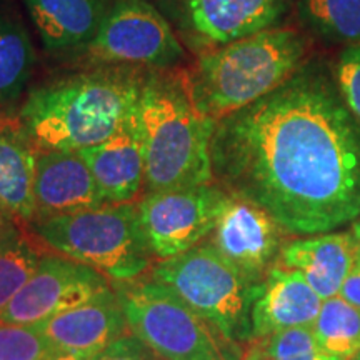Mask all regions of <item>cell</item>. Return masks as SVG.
Instances as JSON below:
<instances>
[{
    "instance_id": "obj_1",
    "label": "cell",
    "mask_w": 360,
    "mask_h": 360,
    "mask_svg": "<svg viewBox=\"0 0 360 360\" xmlns=\"http://www.w3.org/2000/svg\"><path fill=\"white\" fill-rule=\"evenodd\" d=\"M212 172L225 192L264 209L294 236L360 217V124L322 74L299 69L215 125Z\"/></svg>"
},
{
    "instance_id": "obj_2",
    "label": "cell",
    "mask_w": 360,
    "mask_h": 360,
    "mask_svg": "<svg viewBox=\"0 0 360 360\" xmlns=\"http://www.w3.org/2000/svg\"><path fill=\"white\" fill-rule=\"evenodd\" d=\"M146 77L109 67L42 85L22 105V134L35 150L80 152L97 146L139 102Z\"/></svg>"
},
{
    "instance_id": "obj_3",
    "label": "cell",
    "mask_w": 360,
    "mask_h": 360,
    "mask_svg": "<svg viewBox=\"0 0 360 360\" xmlns=\"http://www.w3.org/2000/svg\"><path fill=\"white\" fill-rule=\"evenodd\" d=\"M139 114L147 193L212 184L210 146L217 122L197 110L186 72L147 74Z\"/></svg>"
},
{
    "instance_id": "obj_4",
    "label": "cell",
    "mask_w": 360,
    "mask_h": 360,
    "mask_svg": "<svg viewBox=\"0 0 360 360\" xmlns=\"http://www.w3.org/2000/svg\"><path fill=\"white\" fill-rule=\"evenodd\" d=\"M302 37L289 29H265L204 53L186 82L197 110L219 120L276 90L300 69Z\"/></svg>"
},
{
    "instance_id": "obj_5",
    "label": "cell",
    "mask_w": 360,
    "mask_h": 360,
    "mask_svg": "<svg viewBox=\"0 0 360 360\" xmlns=\"http://www.w3.org/2000/svg\"><path fill=\"white\" fill-rule=\"evenodd\" d=\"M34 231L51 249L112 281H134L154 255L142 232L137 204L130 202L35 220Z\"/></svg>"
},
{
    "instance_id": "obj_6",
    "label": "cell",
    "mask_w": 360,
    "mask_h": 360,
    "mask_svg": "<svg viewBox=\"0 0 360 360\" xmlns=\"http://www.w3.org/2000/svg\"><path fill=\"white\" fill-rule=\"evenodd\" d=\"M152 281L169 287L229 339H252V309L262 282L242 272L210 242L177 257L160 260L152 272Z\"/></svg>"
},
{
    "instance_id": "obj_7",
    "label": "cell",
    "mask_w": 360,
    "mask_h": 360,
    "mask_svg": "<svg viewBox=\"0 0 360 360\" xmlns=\"http://www.w3.org/2000/svg\"><path fill=\"white\" fill-rule=\"evenodd\" d=\"M130 332L164 360H242L244 350L169 287L150 281L117 290Z\"/></svg>"
},
{
    "instance_id": "obj_8",
    "label": "cell",
    "mask_w": 360,
    "mask_h": 360,
    "mask_svg": "<svg viewBox=\"0 0 360 360\" xmlns=\"http://www.w3.org/2000/svg\"><path fill=\"white\" fill-rule=\"evenodd\" d=\"M85 52L103 64L148 65L159 70L184 57L172 27L148 0H112Z\"/></svg>"
},
{
    "instance_id": "obj_9",
    "label": "cell",
    "mask_w": 360,
    "mask_h": 360,
    "mask_svg": "<svg viewBox=\"0 0 360 360\" xmlns=\"http://www.w3.org/2000/svg\"><path fill=\"white\" fill-rule=\"evenodd\" d=\"M227 199L224 188L209 186L150 192L137 204L141 227L154 257H177L214 231Z\"/></svg>"
},
{
    "instance_id": "obj_10",
    "label": "cell",
    "mask_w": 360,
    "mask_h": 360,
    "mask_svg": "<svg viewBox=\"0 0 360 360\" xmlns=\"http://www.w3.org/2000/svg\"><path fill=\"white\" fill-rule=\"evenodd\" d=\"M107 289L110 283L98 270L64 255H45L19 294L0 312V322L37 326Z\"/></svg>"
},
{
    "instance_id": "obj_11",
    "label": "cell",
    "mask_w": 360,
    "mask_h": 360,
    "mask_svg": "<svg viewBox=\"0 0 360 360\" xmlns=\"http://www.w3.org/2000/svg\"><path fill=\"white\" fill-rule=\"evenodd\" d=\"M281 231L264 209L227 192L210 232V244L242 272L262 282L281 245Z\"/></svg>"
},
{
    "instance_id": "obj_12",
    "label": "cell",
    "mask_w": 360,
    "mask_h": 360,
    "mask_svg": "<svg viewBox=\"0 0 360 360\" xmlns=\"http://www.w3.org/2000/svg\"><path fill=\"white\" fill-rule=\"evenodd\" d=\"M35 327L53 349L79 355L84 360H90L112 342L129 334L119 294L112 287Z\"/></svg>"
},
{
    "instance_id": "obj_13",
    "label": "cell",
    "mask_w": 360,
    "mask_h": 360,
    "mask_svg": "<svg viewBox=\"0 0 360 360\" xmlns=\"http://www.w3.org/2000/svg\"><path fill=\"white\" fill-rule=\"evenodd\" d=\"M283 0H174L180 27L207 47L270 29L282 12Z\"/></svg>"
},
{
    "instance_id": "obj_14",
    "label": "cell",
    "mask_w": 360,
    "mask_h": 360,
    "mask_svg": "<svg viewBox=\"0 0 360 360\" xmlns=\"http://www.w3.org/2000/svg\"><path fill=\"white\" fill-rule=\"evenodd\" d=\"M34 202V220L107 205L87 162L70 150H35Z\"/></svg>"
},
{
    "instance_id": "obj_15",
    "label": "cell",
    "mask_w": 360,
    "mask_h": 360,
    "mask_svg": "<svg viewBox=\"0 0 360 360\" xmlns=\"http://www.w3.org/2000/svg\"><path fill=\"white\" fill-rule=\"evenodd\" d=\"M80 155L87 162L107 204H125L134 200L146 179L139 102L109 139L84 148Z\"/></svg>"
},
{
    "instance_id": "obj_16",
    "label": "cell",
    "mask_w": 360,
    "mask_h": 360,
    "mask_svg": "<svg viewBox=\"0 0 360 360\" xmlns=\"http://www.w3.org/2000/svg\"><path fill=\"white\" fill-rule=\"evenodd\" d=\"M322 304L323 299L302 274L276 265L265 276L252 309V339L287 328L312 327Z\"/></svg>"
},
{
    "instance_id": "obj_17",
    "label": "cell",
    "mask_w": 360,
    "mask_h": 360,
    "mask_svg": "<svg viewBox=\"0 0 360 360\" xmlns=\"http://www.w3.org/2000/svg\"><path fill=\"white\" fill-rule=\"evenodd\" d=\"M359 244L352 231L326 232L292 240L281 250V265L300 272L323 300L339 295L352 270Z\"/></svg>"
},
{
    "instance_id": "obj_18",
    "label": "cell",
    "mask_w": 360,
    "mask_h": 360,
    "mask_svg": "<svg viewBox=\"0 0 360 360\" xmlns=\"http://www.w3.org/2000/svg\"><path fill=\"white\" fill-rule=\"evenodd\" d=\"M47 51L85 49L101 29L112 0H24Z\"/></svg>"
},
{
    "instance_id": "obj_19",
    "label": "cell",
    "mask_w": 360,
    "mask_h": 360,
    "mask_svg": "<svg viewBox=\"0 0 360 360\" xmlns=\"http://www.w3.org/2000/svg\"><path fill=\"white\" fill-rule=\"evenodd\" d=\"M35 148L24 134L0 130V212L17 222L35 219Z\"/></svg>"
},
{
    "instance_id": "obj_20",
    "label": "cell",
    "mask_w": 360,
    "mask_h": 360,
    "mask_svg": "<svg viewBox=\"0 0 360 360\" xmlns=\"http://www.w3.org/2000/svg\"><path fill=\"white\" fill-rule=\"evenodd\" d=\"M34 62L35 53L27 30L13 17L0 12V105L20 97Z\"/></svg>"
},
{
    "instance_id": "obj_21",
    "label": "cell",
    "mask_w": 360,
    "mask_h": 360,
    "mask_svg": "<svg viewBox=\"0 0 360 360\" xmlns=\"http://www.w3.org/2000/svg\"><path fill=\"white\" fill-rule=\"evenodd\" d=\"M312 332L327 354L350 360L360 350V309L340 295L326 299Z\"/></svg>"
},
{
    "instance_id": "obj_22",
    "label": "cell",
    "mask_w": 360,
    "mask_h": 360,
    "mask_svg": "<svg viewBox=\"0 0 360 360\" xmlns=\"http://www.w3.org/2000/svg\"><path fill=\"white\" fill-rule=\"evenodd\" d=\"M242 360H340L327 354L312 327H295L249 340Z\"/></svg>"
},
{
    "instance_id": "obj_23",
    "label": "cell",
    "mask_w": 360,
    "mask_h": 360,
    "mask_svg": "<svg viewBox=\"0 0 360 360\" xmlns=\"http://www.w3.org/2000/svg\"><path fill=\"white\" fill-rule=\"evenodd\" d=\"M304 19L326 37L360 44V0H300Z\"/></svg>"
},
{
    "instance_id": "obj_24",
    "label": "cell",
    "mask_w": 360,
    "mask_h": 360,
    "mask_svg": "<svg viewBox=\"0 0 360 360\" xmlns=\"http://www.w3.org/2000/svg\"><path fill=\"white\" fill-rule=\"evenodd\" d=\"M35 247L17 229L0 242V312L19 294L40 262Z\"/></svg>"
},
{
    "instance_id": "obj_25",
    "label": "cell",
    "mask_w": 360,
    "mask_h": 360,
    "mask_svg": "<svg viewBox=\"0 0 360 360\" xmlns=\"http://www.w3.org/2000/svg\"><path fill=\"white\" fill-rule=\"evenodd\" d=\"M52 350L35 326L0 322V360H44Z\"/></svg>"
},
{
    "instance_id": "obj_26",
    "label": "cell",
    "mask_w": 360,
    "mask_h": 360,
    "mask_svg": "<svg viewBox=\"0 0 360 360\" xmlns=\"http://www.w3.org/2000/svg\"><path fill=\"white\" fill-rule=\"evenodd\" d=\"M335 87L354 119L360 124V44L345 45L335 65Z\"/></svg>"
},
{
    "instance_id": "obj_27",
    "label": "cell",
    "mask_w": 360,
    "mask_h": 360,
    "mask_svg": "<svg viewBox=\"0 0 360 360\" xmlns=\"http://www.w3.org/2000/svg\"><path fill=\"white\" fill-rule=\"evenodd\" d=\"M157 355L132 332L112 342L90 360H155Z\"/></svg>"
},
{
    "instance_id": "obj_28",
    "label": "cell",
    "mask_w": 360,
    "mask_h": 360,
    "mask_svg": "<svg viewBox=\"0 0 360 360\" xmlns=\"http://www.w3.org/2000/svg\"><path fill=\"white\" fill-rule=\"evenodd\" d=\"M339 295L344 300H347V302L360 309V245L357 249V254H355L352 270H350L345 282L342 283Z\"/></svg>"
},
{
    "instance_id": "obj_29",
    "label": "cell",
    "mask_w": 360,
    "mask_h": 360,
    "mask_svg": "<svg viewBox=\"0 0 360 360\" xmlns=\"http://www.w3.org/2000/svg\"><path fill=\"white\" fill-rule=\"evenodd\" d=\"M17 220L8 217L7 214L0 212V242H4L6 238L17 231Z\"/></svg>"
},
{
    "instance_id": "obj_30",
    "label": "cell",
    "mask_w": 360,
    "mask_h": 360,
    "mask_svg": "<svg viewBox=\"0 0 360 360\" xmlns=\"http://www.w3.org/2000/svg\"><path fill=\"white\" fill-rule=\"evenodd\" d=\"M44 360H84L80 359L79 355H74V354H69V352H64V350H57L53 349L51 354L47 355Z\"/></svg>"
},
{
    "instance_id": "obj_31",
    "label": "cell",
    "mask_w": 360,
    "mask_h": 360,
    "mask_svg": "<svg viewBox=\"0 0 360 360\" xmlns=\"http://www.w3.org/2000/svg\"><path fill=\"white\" fill-rule=\"evenodd\" d=\"M352 233H354V237H355V240L359 242V245H360V217L355 220L354 222V227H352Z\"/></svg>"
},
{
    "instance_id": "obj_32",
    "label": "cell",
    "mask_w": 360,
    "mask_h": 360,
    "mask_svg": "<svg viewBox=\"0 0 360 360\" xmlns=\"http://www.w3.org/2000/svg\"><path fill=\"white\" fill-rule=\"evenodd\" d=\"M350 360H360V350H359V352H357V354H355V355H354V357H352V359H350Z\"/></svg>"
}]
</instances>
